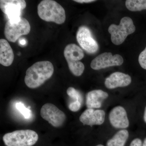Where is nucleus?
Wrapping results in <instances>:
<instances>
[{
	"mask_svg": "<svg viewBox=\"0 0 146 146\" xmlns=\"http://www.w3.org/2000/svg\"><path fill=\"white\" fill-rule=\"evenodd\" d=\"M54 72L53 65L50 61L36 62L27 70L25 83L31 89L38 88L51 77Z\"/></svg>",
	"mask_w": 146,
	"mask_h": 146,
	"instance_id": "obj_1",
	"label": "nucleus"
},
{
	"mask_svg": "<svg viewBox=\"0 0 146 146\" xmlns=\"http://www.w3.org/2000/svg\"><path fill=\"white\" fill-rule=\"evenodd\" d=\"M37 13L42 20L46 22L63 24L66 20L64 9L59 3L52 0H44L37 6Z\"/></svg>",
	"mask_w": 146,
	"mask_h": 146,
	"instance_id": "obj_2",
	"label": "nucleus"
},
{
	"mask_svg": "<svg viewBox=\"0 0 146 146\" xmlns=\"http://www.w3.org/2000/svg\"><path fill=\"white\" fill-rule=\"evenodd\" d=\"M37 133L34 131L25 129L6 133L3 137L7 146H33L38 140Z\"/></svg>",
	"mask_w": 146,
	"mask_h": 146,
	"instance_id": "obj_3",
	"label": "nucleus"
},
{
	"mask_svg": "<svg viewBox=\"0 0 146 146\" xmlns=\"http://www.w3.org/2000/svg\"><path fill=\"white\" fill-rule=\"evenodd\" d=\"M64 55L71 72L76 76H81L84 70V65L80 61L84 56L81 48L76 44H69L65 47Z\"/></svg>",
	"mask_w": 146,
	"mask_h": 146,
	"instance_id": "obj_4",
	"label": "nucleus"
},
{
	"mask_svg": "<svg viewBox=\"0 0 146 146\" xmlns=\"http://www.w3.org/2000/svg\"><path fill=\"white\" fill-rule=\"evenodd\" d=\"M136 27L132 19L129 17H125L120 21L119 25L112 24L108 29V32L111 34L112 43L116 45L122 44L128 35L133 33Z\"/></svg>",
	"mask_w": 146,
	"mask_h": 146,
	"instance_id": "obj_5",
	"label": "nucleus"
},
{
	"mask_svg": "<svg viewBox=\"0 0 146 146\" xmlns=\"http://www.w3.org/2000/svg\"><path fill=\"white\" fill-rule=\"evenodd\" d=\"M24 0H1L0 8L12 23H16L21 21L22 11L26 7Z\"/></svg>",
	"mask_w": 146,
	"mask_h": 146,
	"instance_id": "obj_6",
	"label": "nucleus"
},
{
	"mask_svg": "<svg viewBox=\"0 0 146 146\" xmlns=\"http://www.w3.org/2000/svg\"><path fill=\"white\" fill-rule=\"evenodd\" d=\"M30 31L29 21L22 17L20 22L16 23H12L9 21L7 22L5 27V36L9 41L14 43L22 35L28 34Z\"/></svg>",
	"mask_w": 146,
	"mask_h": 146,
	"instance_id": "obj_7",
	"label": "nucleus"
},
{
	"mask_svg": "<svg viewBox=\"0 0 146 146\" xmlns=\"http://www.w3.org/2000/svg\"><path fill=\"white\" fill-rule=\"evenodd\" d=\"M40 115L44 119L55 127L62 126L66 119V116L63 111L54 105L46 104L40 110Z\"/></svg>",
	"mask_w": 146,
	"mask_h": 146,
	"instance_id": "obj_8",
	"label": "nucleus"
},
{
	"mask_svg": "<svg viewBox=\"0 0 146 146\" xmlns=\"http://www.w3.org/2000/svg\"><path fill=\"white\" fill-rule=\"evenodd\" d=\"M76 39L80 46L89 53H95L99 50L98 42L87 27L82 26L79 28L76 33Z\"/></svg>",
	"mask_w": 146,
	"mask_h": 146,
	"instance_id": "obj_9",
	"label": "nucleus"
},
{
	"mask_svg": "<svg viewBox=\"0 0 146 146\" xmlns=\"http://www.w3.org/2000/svg\"><path fill=\"white\" fill-rule=\"evenodd\" d=\"M123 63V59L119 54L112 55L111 52H104L99 55L91 61V67L94 70L115 66H120Z\"/></svg>",
	"mask_w": 146,
	"mask_h": 146,
	"instance_id": "obj_10",
	"label": "nucleus"
},
{
	"mask_svg": "<svg viewBox=\"0 0 146 146\" xmlns=\"http://www.w3.org/2000/svg\"><path fill=\"white\" fill-rule=\"evenodd\" d=\"M109 120L112 127L117 129H126L129 125L127 113L121 106H117L111 110L109 114Z\"/></svg>",
	"mask_w": 146,
	"mask_h": 146,
	"instance_id": "obj_11",
	"label": "nucleus"
},
{
	"mask_svg": "<svg viewBox=\"0 0 146 146\" xmlns=\"http://www.w3.org/2000/svg\"><path fill=\"white\" fill-rule=\"evenodd\" d=\"M105 115L104 110L87 108L80 115L79 120L84 125L91 127L94 125H101L104 123Z\"/></svg>",
	"mask_w": 146,
	"mask_h": 146,
	"instance_id": "obj_12",
	"label": "nucleus"
},
{
	"mask_svg": "<svg viewBox=\"0 0 146 146\" xmlns=\"http://www.w3.org/2000/svg\"><path fill=\"white\" fill-rule=\"evenodd\" d=\"M131 82V78L130 76L121 72H116L106 78L104 84L107 89H112L118 87H125L129 85Z\"/></svg>",
	"mask_w": 146,
	"mask_h": 146,
	"instance_id": "obj_13",
	"label": "nucleus"
},
{
	"mask_svg": "<svg viewBox=\"0 0 146 146\" xmlns=\"http://www.w3.org/2000/svg\"><path fill=\"white\" fill-rule=\"evenodd\" d=\"M108 97L107 93L100 89L89 91L86 95V106L88 108H100L102 102Z\"/></svg>",
	"mask_w": 146,
	"mask_h": 146,
	"instance_id": "obj_14",
	"label": "nucleus"
},
{
	"mask_svg": "<svg viewBox=\"0 0 146 146\" xmlns=\"http://www.w3.org/2000/svg\"><path fill=\"white\" fill-rule=\"evenodd\" d=\"M14 55L9 43L5 39H0V63L8 67L13 63Z\"/></svg>",
	"mask_w": 146,
	"mask_h": 146,
	"instance_id": "obj_15",
	"label": "nucleus"
},
{
	"mask_svg": "<svg viewBox=\"0 0 146 146\" xmlns=\"http://www.w3.org/2000/svg\"><path fill=\"white\" fill-rule=\"evenodd\" d=\"M129 136L126 129L118 131L111 139L107 141L106 146H124Z\"/></svg>",
	"mask_w": 146,
	"mask_h": 146,
	"instance_id": "obj_16",
	"label": "nucleus"
},
{
	"mask_svg": "<svg viewBox=\"0 0 146 146\" xmlns=\"http://www.w3.org/2000/svg\"><path fill=\"white\" fill-rule=\"evenodd\" d=\"M125 6L132 11H141L146 9V0H127Z\"/></svg>",
	"mask_w": 146,
	"mask_h": 146,
	"instance_id": "obj_17",
	"label": "nucleus"
},
{
	"mask_svg": "<svg viewBox=\"0 0 146 146\" xmlns=\"http://www.w3.org/2000/svg\"><path fill=\"white\" fill-rule=\"evenodd\" d=\"M67 94L69 97L74 100V101H78L82 103L83 98L81 94L74 87H69L67 90Z\"/></svg>",
	"mask_w": 146,
	"mask_h": 146,
	"instance_id": "obj_18",
	"label": "nucleus"
},
{
	"mask_svg": "<svg viewBox=\"0 0 146 146\" xmlns=\"http://www.w3.org/2000/svg\"><path fill=\"white\" fill-rule=\"evenodd\" d=\"M16 107L25 119H29L31 117V110L29 108H27L22 102L17 103L16 104Z\"/></svg>",
	"mask_w": 146,
	"mask_h": 146,
	"instance_id": "obj_19",
	"label": "nucleus"
},
{
	"mask_svg": "<svg viewBox=\"0 0 146 146\" xmlns=\"http://www.w3.org/2000/svg\"><path fill=\"white\" fill-rule=\"evenodd\" d=\"M138 62L141 67L146 70V47L145 48L139 55Z\"/></svg>",
	"mask_w": 146,
	"mask_h": 146,
	"instance_id": "obj_20",
	"label": "nucleus"
},
{
	"mask_svg": "<svg viewBox=\"0 0 146 146\" xmlns=\"http://www.w3.org/2000/svg\"><path fill=\"white\" fill-rule=\"evenodd\" d=\"M82 104V103L78 101H74L69 104L68 107L71 111L74 112H76L80 109Z\"/></svg>",
	"mask_w": 146,
	"mask_h": 146,
	"instance_id": "obj_21",
	"label": "nucleus"
},
{
	"mask_svg": "<svg viewBox=\"0 0 146 146\" xmlns=\"http://www.w3.org/2000/svg\"><path fill=\"white\" fill-rule=\"evenodd\" d=\"M142 141L139 138H137L133 139V141H131V143L130 146H142Z\"/></svg>",
	"mask_w": 146,
	"mask_h": 146,
	"instance_id": "obj_22",
	"label": "nucleus"
},
{
	"mask_svg": "<svg viewBox=\"0 0 146 146\" xmlns=\"http://www.w3.org/2000/svg\"><path fill=\"white\" fill-rule=\"evenodd\" d=\"M74 1L76 2L80 3H90L96 1H94V0H74Z\"/></svg>",
	"mask_w": 146,
	"mask_h": 146,
	"instance_id": "obj_23",
	"label": "nucleus"
},
{
	"mask_svg": "<svg viewBox=\"0 0 146 146\" xmlns=\"http://www.w3.org/2000/svg\"><path fill=\"white\" fill-rule=\"evenodd\" d=\"M143 118L144 121H145V122L146 123V106L145 108V111H144Z\"/></svg>",
	"mask_w": 146,
	"mask_h": 146,
	"instance_id": "obj_24",
	"label": "nucleus"
},
{
	"mask_svg": "<svg viewBox=\"0 0 146 146\" xmlns=\"http://www.w3.org/2000/svg\"><path fill=\"white\" fill-rule=\"evenodd\" d=\"M20 44L22 45H25L26 44V42L25 40H20Z\"/></svg>",
	"mask_w": 146,
	"mask_h": 146,
	"instance_id": "obj_25",
	"label": "nucleus"
},
{
	"mask_svg": "<svg viewBox=\"0 0 146 146\" xmlns=\"http://www.w3.org/2000/svg\"><path fill=\"white\" fill-rule=\"evenodd\" d=\"M142 146H146V138L144 140L143 143V144Z\"/></svg>",
	"mask_w": 146,
	"mask_h": 146,
	"instance_id": "obj_26",
	"label": "nucleus"
},
{
	"mask_svg": "<svg viewBox=\"0 0 146 146\" xmlns=\"http://www.w3.org/2000/svg\"><path fill=\"white\" fill-rule=\"evenodd\" d=\"M96 146H104L103 145H96Z\"/></svg>",
	"mask_w": 146,
	"mask_h": 146,
	"instance_id": "obj_27",
	"label": "nucleus"
}]
</instances>
